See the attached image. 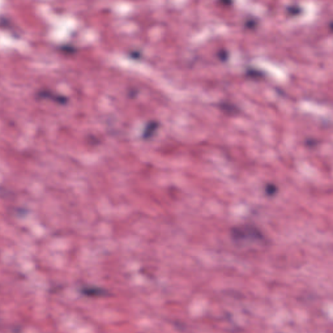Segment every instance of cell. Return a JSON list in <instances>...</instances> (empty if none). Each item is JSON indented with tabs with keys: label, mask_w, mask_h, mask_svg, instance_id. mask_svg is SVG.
<instances>
[{
	"label": "cell",
	"mask_w": 333,
	"mask_h": 333,
	"mask_svg": "<svg viewBox=\"0 0 333 333\" xmlns=\"http://www.w3.org/2000/svg\"><path fill=\"white\" fill-rule=\"evenodd\" d=\"M265 190L267 195L271 196L276 193V187L275 185H273V184H268L265 187Z\"/></svg>",
	"instance_id": "4"
},
{
	"label": "cell",
	"mask_w": 333,
	"mask_h": 333,
	"mask_svg": "<svg viewBox=\"0 0 333 333\" xmlns=\"http://www.w3.org/2000/svg\"><path fill=\"white\" fill-rule=\"evenodd\" d=\"M219 107L223 110L225 113L230 114H237L239 113V109L236 105L232 104V103L223 102L219 103Z\"/></svg>",
	"instance_id": "2"
},
{
	"label": "cell",
	"mask_w": 333,
	"mask_h": 333,
	"mask_svg": "<svg viewBox=\"0 0 333 333\" xmlns=\"http://www.w3.org/2000/svg\"><path fill=\"white\" fill-rule=\"evenodd\" d=\"M230 236L234 242L244 243L246 242H261L264 239L262 232L255 226L242 225L236 226L231 230Z\"/></svg>",
	"instance_id": "1"
},
{
	"label": "cell",
	"mask_w": 333,
	"mask_h": 333,
	"mask_svg": "<svg viewBox=\"0 0 333 333\" xmlns=\"http://www.w3.org/2000/svg\"><path fill=\"white\" fill-rule=\"evenodd\" d=\"M245 26L249 28L254 27L256 26V21L254 20H248L246 22Z\"/></svg>",
	"instance_id": "7"
},
{
	"label": "cell",
	"mask_w": 333,
	"mask_h": 333,
	"mask_svg": "<svg viewBox=\"0 0 333 333\" xmlns=\"http://www.w3.org/2000/svg\"><path fill=\"white\" fill-rule=\"evenodd\" d=\"M221 3H222L223 4H227V5H230V3H232V1H221Z\"/></svg>",
	"instance_id": "8"
},
{
	"label": "cell",
	"mask_w": 333,
	"mask_h": 333,
	"mask_svg": "<svg viewBox=\"0 0 333 333\" xmlns=\"http://www.w3.org/2000/svg\"><path fill=\"white\" fill-rule=\"evenodd\" d=\"M287 10L290 15H298L299 13H301V9L298 6H290L287 7Z\"/></svg>",
	"instance_id": "5"
},
{
	"label": "cell",
	"mask_w": 333,
	"mask_h": 333,
	"mask_svg": "<svg viewBox=\"0 0 333 333\" xmlns=\"http://www.w3.org/2000/svg\"><path fill=\"white\" fill-rule=\"evenodd\" d=\"M246 75L250 77L258 78L262 77L263 75H264V74L260 71H258V70L249 68L247 70V72H246Z\"/></svg>",
	"instance_id": "3"
},
{
	"label": "cell",
	"mask_w": 333,
	"mask_h": 333,
	"mask_svg": "<svg viewBox=\"0 0 333 333\" xmlns=\"http://www.w3.org/2000/svg\"><path fill=\"white\" fill-rule=\"evenodd\" d=\"M228 56V52L225 51V50H222L218 52V57H219L222 61H226L227 59Z\"/></svg>",
	"instance_id": "6"
}]
</instances>
